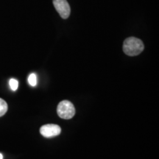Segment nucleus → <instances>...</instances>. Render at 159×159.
I'll list each match as a JSON object with an SVG mask.
<instances>
[{
  "instance_id": "f257e3e1",
  "label": "nucleus",
  "mask_w": 159,
  "mask_h": 159,
  "mask_svg": "<svg viewBox=\"0 0 159 159\" xmlns=\"http://www.w3.org/2000/svg\"><path fill=\"white\" fill-rule=\"evenodd\" d=\"M144 43L140 39L130 37L125 39L123 43V51L128 56H136L144 50Z\"/></svg>"
},
{
  "instance_id": "f03ea898",
  "label": "nucleus",
  "mask_w": 159,
  "mask_h": 159,
  "mask_svg": "<svg viewBox=\"0 0 159 159\" xmlns=\"http://www.w3.org/2000/svg\"><path fill=\"white\" fill-rule=\"evenodd\" d=\"M57 112L58 116L63 119H70L75 116V108L74 105L68 100L61 101L57 105Z\"/></svg>"
},
{
  "instance_id": "7ed1b4c3",
  "label": "nucleus",
  "mask_w": 159,
  "mask_h": 159,
  "mask_svg": "<svg viewBox=\"0 0 159 159\" xmlns=\"http://www.w3.org/2000/svg\"><path fill=\"white\" fill-rule=\"evenodd\" d=\"M55 8L63 19H67L70 15V6L66 0H53Z\"/></svg>"
},
{
  "instance_id": "20e7f679",
  "label": "nucleus",
  "mask_w": 159,
  "mask_h": 159,
  "mask_svg": "<svg viewBox=\"0 0 159 159\" xmlns=\"http://www.w3.org/2000/svg\"><path fill=\"white\" fill-rule=\"evenodd\" d=\"M61 129L58 125L48 124L43 125L40 129V133L43 136L46 138H52V137L57 136L61 134Z\"/></svg>"
},
{
  "instance_id": "39448f33",
  "label": "nucleus",
  "mask_w": 159,
  "mask_h": 159,
  "mask_svg": "<svg viewBox=\"0 0 159 159\" xmlns=\"http://www.w3.org/2000/svg\"><path fill=\"white\" fill-rule=\"evenodd\" d=\"M7 104L5 100L0 98V117L4 116L7 111Z\"/></svg>"
},
{
  "instance_id": "423d86ee",
  "label": "nucleus",
  "mask_w": 159,
  "mask_h": 159,
  "mask_svg": "<svg viewBox=\"0 0 159 159\" xmlns=\"http://www.w3.org/2000/svg\"><path fill=\"white\" fill-rule=\"evenodd\" d=\"M28 83L31 86H35L37 84V77L34 73H32L28 77Z\"/></svg>"
},
{
  "instance_id": "0eeeda50",
  "label": "nucleus",
  "mask_w": 159,
  "mask_h": 159,
  "mask_svg": "<svg viewBox=\"0 0 159 159\" xmlns=\"http://www.w3.org/2000/svg\"><path fill=\"white\" fill-rule=\"evenodd\" d=\"M9 85H10V87H11V89H12V90L16 91V90H17L18 86H19V82H18V80H16V79L12 78L10 80Z\"/></svg>"
},
{
  "instance_id": "6e6552de",
  "label": "nucleus",
  "mask_w": 159,
  "mask_h": 159,
  "mask_svg": "<svg viewBox=\"0 0 159 159\" xmlns=\"http://www.w3.org/2000/svg\"><path fill=\"white\" fill-rule=\"evenodd\" d=\"M0 159H3V156H2V154H1V153H0Z\"/></svg>"
}]
</instances>
